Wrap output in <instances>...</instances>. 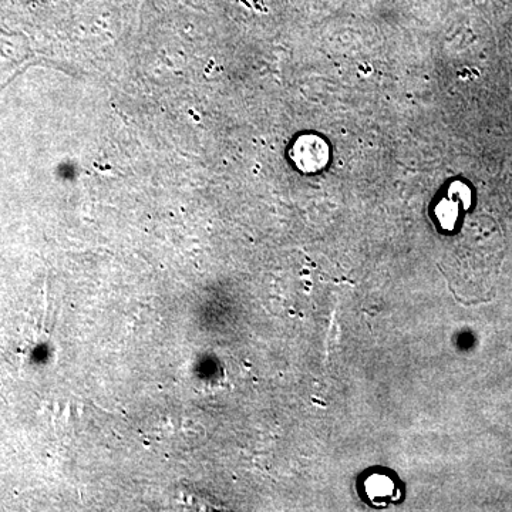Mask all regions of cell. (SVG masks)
I'll return each mask as SVG.
<instances>
[{"mask_svg": "<svg viewBox=\"0 0 512 512\" xmlns=\"http://www.w3.org/2000/svg\"><path fill=\"white\" fill-rule=\"evenodd\" d=\"M366 491L373 504L383 505L389 504L390 501L396 500V487L389 477L382 474L370 476L366 481Z\"/></svg>", "mask_w": 512, "mask_h": 512, "instance_id": "obj_1", "label": "cell"}]
</instances>
